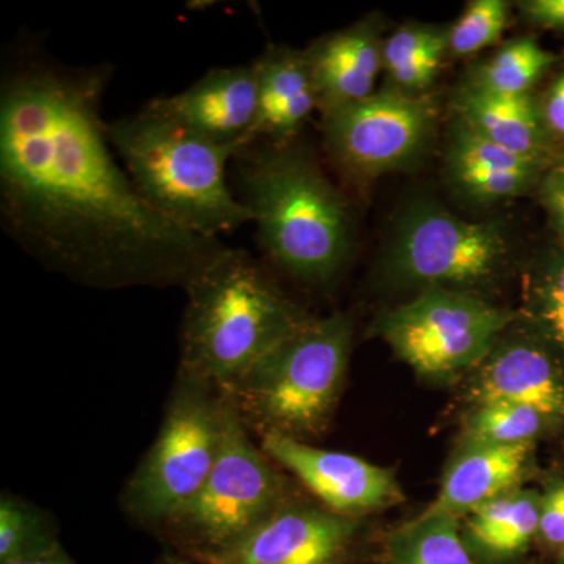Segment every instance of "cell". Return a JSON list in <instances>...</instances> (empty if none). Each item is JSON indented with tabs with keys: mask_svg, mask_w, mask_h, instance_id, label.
Returning <instances> with one entry per match:
<instances>
[{
	"mask_svg": "<svg viewBox=\"0 0 564 564\" xmlns=\"http://www.w3.org/2000/svg\"><path fill=\"white\" fill-rule=\"evenodd\" d=\"M111 68L14 44L0 79V223L44 269L87 288L187 289L231 247L140 195L101 109Z\"/></svg>",
	"mask_w": 564,
	"mask_h": 564,
	"instance_id": "cell-1",
	"label": "cell"
},
{
	"mask_svg": "<svg viewBox=\"0 0 564 564\" xmlns=\"http://www.w3.org/2000/svg\"><path fill=\"white\" fill-rule=\"evenodd\" d=\"M240 196L267 258L306 284L325 285L347 261V202L291 143H252L234 159Z\"/></svg>",
	"mask_w": 564,
	"mask_h": 564,
	"instance_id": "cell-2",
	"label": "cell"
},
{
	"mask_svg": "<svg viewBox=\"0 0 564 564\" xmlns=\"http://www.w3.org/2000/svg\"><path fill=\"white\" fill-rule=\"evenodd\" d=\"M185 292L177 377L218 393L311 318L247 251L234 248Z\"/></svg>",
	"mask_w": 564,
	"mask_h": 564,
	"instance_id": "cell-3",
	"label": "cell"
},
{
	"mask_svg": "<svg viewBox=\"0 0 564 564\" xmlns=\"http://www.w3.org/2000/svg\"><path fill=\"white\" fill-rule=\"evenodd\" d=\"M107 135L140 195L174 225L220 239L252 221L226 176L239 148L196 135L148 104L109 122Z\"/></svg>",
	"mask_w": 564,
	"mask_h": 564,
	"instance_id": "cell-4",
	"label": "cell"
},
{
	"mask_svg": "<svg viewBox=\"0 0 564 564\" xmlns=\"http://www.w3.org/2000/svg\"><path fill=\"white\" fill-rule=\"evenodd\" d=\"M351 337L347 315L310 318L220 395L261 436L318 434L343 391Z\"/></svg>",
	"mask_w": 564,
	"mask_h": 564,
	"instance_id": "cell-5",
	"label": "cell"
},
{
	"mask_svg": "<svg viewBox=\"0 0 564 564\" xmlns=\"http://www.w3.org/2000/svg\"><path fill=\"white\" fill-rule=\"evenodd\" d=\"M225 404L220 454L209 477L158 529L177 554L199 564L228 552L292 500L285 478L251 440L231 404Z\"/></svg>",
	"mask_w": 564,
	"mask_h": 564,
	"instance_id": "cell-6",
	"label": "cell"
},
{
	"mask_svg": "<svg viewBox=\"0 0 564 564\" xmlns=\"http://www.w3.org/2000/svg\"><path fill=\"white\" fill-rule=\"evenodd\" d=\"M225 413L220 393L177 377L158 437L122 494L135 521L159 529L199 491L220 454Z\"/></svg>",
	"mask_w": 564,
	"mask_h": 564,
	"instance_id": "cell-7",
	"label": "cell"
},
{
	"mask_svg": "<svg viewBox=\"0 0 564 564\" xmlns=\"http://www.w3.org/2000/svg\"><path fill=\"white\" fill-rule=\"evenodd\" d=\"M510 322L507 311L437 285L386 314L378 332L415 372L440 377L488 358Z\"/></svg>",
	"mask_w": 564,
	"mask_h": 564,
	"instance_id": "cell-8",
	"label": "cell"
},
{
	"mask_svg": "<svg viewBox=\"0 0 564 564\" xmlns=\"http://www.w3.org/2000/svg\"><path fill=\"white\" fill-rule=\"evenodd\" d=\"M432 120V104L425 99L381 91L326 113V144L345 173L370 177L414 155Z\"/></svg>",
	"mask_w": 564,
	"mask_h": 564,
	"instance_id": "cell-9",
	"label": "cell"
},
{
	"mask_svg": "<svg viewBox=\"0 0 564 564\" xmlns=\"http://www.w3.org/2000/svg\"><path fill=\"white\" fill-rule=\"evenodd\" d=\"M499 229L447 212L422 207L404 218L392 251L393 270L404 280L469 284L485 280L503 256Z\"/></svg>",
	"mask_w": 564,
	"mask_h": 564,
	"instance_id": "cell-10",
	"label": "cell"
},
{
	"mask_svg": "<svg viewBox=\"0 0 564 564\" xmlns=\"http://www.w3.org/2000/svg\"><path fill=\"white\" fill-rule=\"evenodd\" d=\"M364 519L289 500L258 529L207 564H358Z\"/></svg>",
	"mask_w": 564,
	"mask_h": 564,
	"instance_id": "cell-11",
	"label": "cell"
},
{
	"mask_svg": "<svg viewBox=\"0 0 564 564\" xmlns=\"http://www.w3.org/2000/svg\"><path fill=\"white\" fill-rule=\"evenodd\" d=\"M259 445L274 464L295 475L333 513L364 519L404 500L402 486L392 469L359 456L323 451L282 434H265Z\"/></svg>",
	"mask_w": 564,
	"mask_h": 564,
	"instance_id": "cell-12",
	"label": "cell"
},
{
	"mask_svg": "<svg viewBox=\"0 0 564 564\" xmlns=\"http://www.w3.org/2000/svg\"><path fill=\"white\" fill-rule=\"evenodd\" d=\"M147 104L196 135L242 151L258 115L254 66L210 69L184 91Z\"/></svg>",
	"mask_w": 564,
	"mask_h": 564,
	"instance_id": "cell-13",
	"label": "cell"
},
{
	"mask_svg": "<svg viewBox=\"0 0 564 564\" xmlns=\"http://www.w3.org/2000/svg\"><path fill=\"white\" fill-rule=\"evenodd\" d=\"M252 66L258 79V115L248 147L291 143L318 107L306 52L269 47Z\"/></svg>",
	"mask_w": 564,
	"mask_h": 564,
	"instance_id": "cell-14",
	"label": "cell"
},
{
	"mask_svg": "<svg viewBox=\"0 0 564 564\" xmlns=\"http://www.w3.org/2000/svg\"><path fill=\"white\" fill-rule=\"evenodd\" d=\"M532 443H466L448 464L433 503L423 514L463 518L481 505L518 489L529 469Z\"/></svg>",
	"mask_w": 564,
	"mask_h": 564,
	"instance_id": "cell-15",
	"label": "cell"
},
{
	"mask_svg": "<svg viewBox=\"0 0 564 564\" xmlns=\"http://www.w3.org/2000/svg\"><path fill=\"white\" fill-rule=\"evenodd\" d=\"M323 113L372 95L383 52L372 29L356 25L337 32L306 52Z\"/></svg>",
	"mask_w": 564,
	"mask_h": 564,
	"instance_id": "cell-16",
	"label": "cell"
},
{
	"mask_svg": "<svg viewBox=\"0 0 564 564\" xmlns=\"http://www.w3.org/2000/svg\"><path fill=\"white\" fill-rule=\"evenodd\" d=\"M477 403L510 402L532 408L544 419L563 417L564 383L547 355L514 345L492 356L473 389Z\"/></svg>",
	"mask_w": 564,
	"mask_h": 564,
	"instance_id": "cell-17",
	"label": "cell"
},
{
	"mask_svg": "<svg viewBox=\"0 0 564 564\" xmlns=\"http://www.w3.org/2000/svg\"><path fill=\"white\" fill-rule=\"evenodd\" d=\"M541 497L514 489L466 516L463 538L480 564H510L525 554L540 529Z\"/></svg>",
	"mask_w": 564,
	"mask_h": 564,
	"instance_id": "cell-18",
	"label": "cell"
},
{
	"mask_svg": "<svg viewBox=\"0 0 564 564\" xmlns=\"http://www.w3.org/2000/svg\"><path fill=\"white\" fill-rule=\"evenodd\" d=\"M451 163L464 191L481 202L518 195L533 169V159L505 150L466 126L456 135Z\"/></svg>",
	"mask_w": 564,
	"mask_h": 564,
	"instance_id": "cell-19",
	"label": "cell"
},
{
	"mask_svg": "<svg viewBox=\"0 0 564 564\" xmlns=\"http://www.w3.org/2000/svg\"><path fill=\"white\" fill-rule=\"evenodd\" d=\"M462 110L470 131L522 158H534L540 131L529 95H497L474 87L464 96Z\"/></svg>",
	"mask_w": 564,
	"mask_h": 564,
	"instance_id": "cell-20",
	"label": "cell"
},
{
	"mask_svg": "<svg viewBox=\"0 0 564 564\" xmlns=\"http://www.w3.org/2000/svg\"><path fill=\"white\" fill-rule=\"evenodd\" d=\"M377 564H480L467 547L459 518L419 514L391 533Z\"/></svg>",
	"mask_w": 564,
	"mask_h": 564,
	"instance_id": "cell-21",
	"label": "cell"
},
{
	"mask_svg": "<svg viewBox=\"0 0 564 564\" xmlns=\"http://www.w3.org/2000/svg\"><path fill=\"white\" fill-rule=\"evenodd\" d=\"M57 527L40 508L11 494L0 499V564L61 551Z\"/></svg>",
	"mask_w": 564,
	"mask_h": 564,
	"instance_id": "cell-22",
	"label": "cell"
},
{
	"mask_svg": "<svg viewBox=\"0 0 564 564\" xmlns=\"http://www.w3.org/2000/svg\"><path fill=\"white\" fill-rule=\"evenodd\" d=\"M554 61V55L544 51L536 41H513L481 69L475 87L497 95H527Z\"/></svg>",
	"mask_w": 564,
	"mask_h": 564,
	"instance_id": "cell-23",
	"label": "cell"
},
{
	"mask_svg": "<svg viewBox=\"0 0 564 564\" xmlns=\"http://www.w3.org/2000/svg\"><path fill=\"white\" fill-rule=\"evenodd\" d=\"M545 419L532 408L510 402L477 403L467 419L466 443L518 445L532 443Z\"/></svg>",
	"mask_w": 564,
	"mask_h": 564,
	"instance_id": "cell-24",
	"label": "cell"
},
{
	"mask_svg": "<svg viewBox=\"0 0 564 564\" xmlns=\"http://www.w3.org/2000/svg\"><path fill=\"white\" fill-rule=\"evenodd\" d=\"M508 21L503 0H475L448 33V47L455 55H469L491 46L502 36Z\"/></svg>",
	"mask_w": 564,
	"mask_h": 564,
	"instance_id": "cell-25",
	"label": "cell"
},
{
	"mask_svg": "<svg viewBox=\"0 0 564 564\" xmlns=\"http://www.w3.org/2000/svg\"><path fill=\"white\" fill-rule=\"evenodd\" d=\"M448 35L430 31V29H402L393 33L386 43L383 61L389 73L406 65L408 62L421 57L423 54L437 50H447Z\"/></svg>",
	"mask_w": 564,
	"mask_h": 564,
	"instance_id": "cell-26",
	"label": "cell"
},
{
	"mask_svg": "<svg viewBox=\"0 0 564 564\" xmlns=\"http://www.w3.org/2000/svg\"><path fill=\"white\" fill-rule=\"evenodd\" d=\"M538 540L547 547L564 549V484L552 486L541 497Z\"/></svg>",
	"mask_w": 564,
	"mask_h": 564,
	"instance_id": "cell-27",
	"label": "cell"
},
{
	"mask_svg": "<svg viewBox=\"0 0 564 564\" xmlns=\"http://www.w3.org/2000/svg\"><path fill=\"white\" fill-rule=\"evenodd\" d=\"M445 50H437L423 54L406 65L391 70L392 79L406 91H419L429 87L441 68Z\"/></svg>",
	"mask_w": 564,
	"mask_h": 564,
	"instance_id": "cell-28",
	"label": "cell"
},
{
	"mask_svg": "<svg viewBox=\"0 0 564 564\" xmlns=\"http://www.w3.org/2000/svg\"><path fill=\"white\" fill-rule=\"evenodd\" d=\"M544 321L558 343L564 344V269L549 288L544 304Z\"/></svg>",
	"mask_w": 564,
	"mask_h": 564,
	"instance_id": "cell-29",
	"label": "cell"
},
{
	"mask_svg": "<svg viewBox=\"0 0 564 564\" xmlns=\"http://www.w3.org/2000/svg\"><path fill=\"white\" fill-rule=\"evenodd\" d=\"M534 22L549 28H564V0H533L525 6Z\"/></svg>",
	"mask_w": 564,
	"mask_h": 564,
	"instance_id": "cell-30",
	"label": "cell"
},
{
	"mask_svg": "<svg viewBox=\"0 0 564 564\" xmlns=\"http://www.w3.org/2000/svg\"><path fill=\"white\" fill-rule=\"evenodd\" d=\"M547 120L556 132L564 133V76L556 82L545 107Z\"/></svg>",
	"mask_w": 564,
	"mask_h": 564,
	"instance_id": "cell-31",
	"label": "cell"
},
{
	"mask_svg": "<svg viewBox=\"0 0 564 564\" xmlns=\"http://www.w3.org/2000/svg\"><path fill=\"white\" fill-rule=\"evenodd\" d=\"M545 195H547L549 206L558 215L560 220L564 223V176L552 181Z\"/></svg>",
	"mask_w": 564,
	"mask_h": 564,
	"instance_id": "cell-32",
	"label": "cell"
},
{
	"mask_svg": "<svg viewBox=\"0 0 564 564\" xmlns=\"http://www.w3.org/2000/svg\"><path fill=\"white\" fill-rule=\"evenodd\" d=\"M7 564H74L73 560L68 555L61 551L54 552V554L36 556V558L21 560V562H13Z\"/></svg>",
	"mask_w": 564,
	"mask_h": 564,
	"instance_id": "cell-33",
	"label": "cell"
},
{
	"mask_svg": "<svg viewBox=\"0 0 564 564\" xmlns=\"http://www.w3.org/2000/svg\"><path fill=\"white\" fill-rule=\"evenodd\" d=\"M155 564H199L196 562H193V560L187 558V556H182L180 554L177 555H170L165 556V558H162L161 562Z\"/></svg>",
	"mask_w": 564,
	"mask_h": 564,
	"instance_id": "cell-34",
	"label": "cell"
},
{
	"mask_svg": "<svg viewBox=\"0 0 564 564\" xmlns=\"http://www.w3.org/2000/svg\"><path fill=\"white\" fill-rule=\"evenodd\" d=\"M560 564H564V549L560 552Z\"/></svg>",
	"mask_w": 564,
	"mask_h": 564,
	"instance_id": "cell-35",
	"label": "cell"
}]
</instances>
